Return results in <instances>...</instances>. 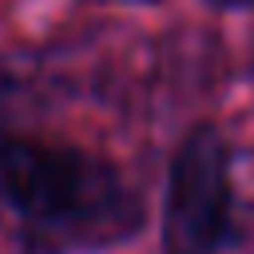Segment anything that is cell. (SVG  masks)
I'll list each match as a JSON object with an SVG mask.
<instances>
[{
    "mask_svg": "<svg viewBox=\"0 0 254 254\" xmlns=\"http://www.w3.org/2000/svg\"><path fill=\"white\" fill-rule=\"evenodd\" d=\"M0 202L44 250L115 242L135 222L131 194L107 163L20 139L0 147Z\"/></svg>",
    "mask_w": 254,
    "mask_h": 254,
    "instance_id": "obj_1",
    "label": "cell"
},
{
    "mask_svg": "<svg viewBox=\"0 0 254 254\" xmlns=\"http://www.w3.org/2000/svg\"><path fill=\"white\" fill-rule=\"evenodd\" d=\"M230 234V151L214 127L190 131L167 175L163 254H214Z\"/></svg>",
    "mask_w": 254,
    "mask_h": 254,
    "instance_id": "obj_2",
    "label": "cell"
},
{
    "mask_svg": "<svg viewBox=\"0 0 254 254\" xmlns=\"http://www.w3.org/2000/svg\"><path fill=\"white\" fill-rule=\"evenodd\" d=\"M210 4H222V8H242V4H254V0H210Z\"/></svg>",
    "mask_w": 254,
    "mask_h": 254,
    "instance_id": "obj_3",
    "label": "cell"
}]
</instances>
